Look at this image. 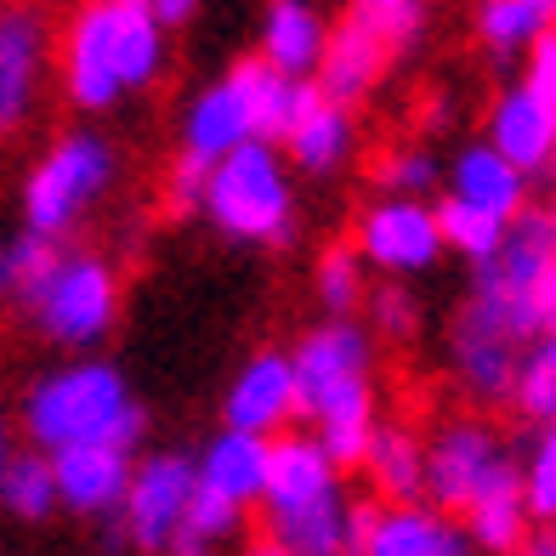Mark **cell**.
<instances>
[{"instance_id":"cell-39","label":"cell","mask_w":556,"mask_h":556,"mask_svg":"<svg viewBox=\"0 0 556 556\" xmlns=\"http://www.w3.org/2000/svg\"><path fill=\"white\" fill-rule=\"evenodd\" d=\"M148 12L160 17V29H176V23H188L199 12V0H148Z\"/></svg>"},{"instance_id":"cell-8","label":"cell","mask_w":556,"mask_h":556,"mask_svg":"<svg viewBox=\"0 0 556 556\" xmlns=\"http://www.w3.org/2000/svg\"><path fill=\"white\" fill-rule=\"evenodd\" d=\"M193 454L188 448H160L148 460L131 466V489L119 505V540L142 551V556H170L176 534H182V517L193 505Z\"/></svg>"},{"instance_id":"cell-23","label":"cell","mask_w":556,"mask_h":556,"mask_svg":"<svg viewBox=\"0 0 556 556\" xmlns=\"http://www.w3.org/2000/svg\"><path fill=\"white\" fill-rule=\"evenodd\" d=\"M239 142H250L239 97L227 91V80H216V86L199 91L188 103V114H182V154L199 160V165H216V160L233 154Z\"/></svg>"},{"instance_id":"cell-13","label":"cell","mask_w":556,"mask_h":556,"mask_svg":"<svg viewBox=\"0 0 556 556\" xmlns=\"http://www.w3.org/2000/svg\"><path fill=\"white\" fill-rule=\"evenodd\" d=\"M483 142H489L517 176H528V182H534V176L556 170V109L540 103V97L522 91V86H505L494 103H489Z\"/></svg>"},{"instance_id":"cell-17","label":"cell","mask_w":556,"mask_h":556,"mask_svg":"<svg viewBox=\"0 0 556 556\" xmlns=\"http://www.w3.org/2000/svg\"><path fill=\"white\" fill-rule=\"evenodd\" d=\"M443 182H448V199H454V205H471V211H483V216L517 222V216L528 211V176H517L483 137H477V142H460V154L448 160Z\"/></svg>"},{"instance_id":"cell-27","label":"cell","mask_w":556,"mask_h":556,"mask_svg":"<svg viewBox=\"0 0 556 556\" xmlns=\"http://www.w3.org/2000/svg\"><path fill=\"white\" fill-rule=\"evenodd\" d=\"M438 239L443 250H454V256H466L471 267H483L500 256V244H505V227L511 222H500V216H483V211H471V205H454V199L443 193L438 199Z\"/></svg>"},{"instance_id":"cell-26","label":"cell","mask_w":556,"mask_h":556,"mask_svg":"<svg viewBox=\"0 0 556 556\" xmlns=\"http://www.w3.org/2000/svg\"><path fill=\"white\" fill-rule=\"evenodd\" d=\"M511 409L534 426H556V330L522 346V364L511 381Z\"/></svg>"},{"instance_id":"cell-42","label":"cell","mask_w":556,"mask_h":556,"mask_svg":"<svg viewBox=\"0 0 556 556\" xmlns=\"http://www.w3.org/2000/svg\"><path fill=\"white\" fill-rule=\"evenodd\" d=\"M12 295V267H7V244H0V301Z\"/></svg>"},{"instance_id":"cell-38","label":"cell","mask_w":556,"mask_h":556,"mask_svg":"<svg viewBox=\"0 0 556 556\" xmlns=\"http://www.w3.org/2000/svg\"><path fill=\"white\" fill-rule=\"evenodd\" d=\"M420 125H426V131H448V125H454V103H448V91H432V97H426Z\"/></svg>"},{"instance_id":"cell-41","label":"cell","mask_w":556,"mask_h":556,"mask_svg":"<svg viewBox=\"0 0 556 556\" xmlns=\"http://www.w3.org/2000/svg\"><path fill=\"white\" fill-rule=\"evenodd\" d=\"M12 454H17V448H12V415L0 409V471H7V460H12Z\"/></svg>"},{"instance_id":"cell-30","label":"cell","mask_w":556,"mask_h":556,"mask_svg":"<svg viewBox=\"0 0 556 556\" xmlns=\"http://www.w3.org/2000/svg\"><path fill=\"white\" fill-rule=\"evenodd\" d=\"M244 528V511L239 505H227L205 489H193V505H188V517H182V534H176L170 556H211L216 545H227Z\"/></svg>"},{"instance_id":"cell-35","label":"cell","mask_w":556,"mask_h":556,"mask_svg":"<svg viewBox=\"0 0 556 556\" xmlns=\"http://www.w3.org/2000/svg\"><path fill=\"white\" fill-rule=\"evenodd\" d=\"M205 176H211V165L176 154V160H170V176H165V211H170V216H193L199 199H205Z\"/></svg>"},{"instance_id":"cell-10","label":"cell","mask_w":556,"mask_h":556,"mask_svg":"<svg viewBox=\"0 0 556 556\" xmlns=\"http://www.w3.org/2000/svg\"><path fill=\"white\" fill-rule=\"evenodd\" d=\"M392 58H397V40L387 35V23L375 12H364V7H352L330 29V40H324L313 91H324L330 103L352 109V103H364V97L375 91V80L387 74Z\"/></svg>"},{"instance_id":"cell-12","label":"cell","mask_w":556,"mask_h":556,"mask_svg":"<svg viewBox=\"0 0 556 556\" xmlns=\"http://www.w3.org/2000/svg\"><path fill=\"white\" fill-rule=\"evenodd\" d=\"M52 460V483H58V505L74 517H97V522H114L125 489H131V466L137 454L109 448V443H80V448H63V454H46Z\"/></svg>"},{"instance_id":"cell-20","label":"cell","mask_w":556,"mask_h":556,"mask_svg":"<svg viewBox=\"0 0 556 556\" xmlns=\"http://www.w3.org/2000/svg\"><path fill=\"white\" fill-rule=\"evenodd\" d=\"M227 91L239 97V114H244V131H250V142H267V148H278L285 142V131H290V119H295V109H301V80H290V74H278L273 63H262V58H239L233 68H227Z\"/></svg>"},{"instance_id":"cell-19","label":"cell","mask_w":556,"mask_h":556,"mask_svg":"<svg viewBox=\"0 0 556 556\" xmlns=\"http://www.w3.org/2000/svg\"><path fill=\"white\" fill-rule=\"evenodd\" d=\"M352 142H358V131H352V109L330 103L324 91H301V109L290 119V131H285V160L295 170H307V176H330L346 165L352 154Z\"/></svg>"},{"instance_id":"cell-21","label":"cell","mask_w":556,"mask_h":556,"mask_svg":"<svg viewBox=\"0 0 556 556\" xmlns=\"http://www.w3.org/2000/svg\"><path fill=\"white\" fill-rule=\"evenodd\" d=\"M193 483L250 511L262 500V483H267V438H250V432H222L193 454Z\"/></svg>"},{"instance_id":"cell-28","label":"cell","mask_w":556,"mask_h":556,"mask_svg":"<svg viewBox=\"0 0 556 556\" xmlns=\"http://www.w3.org/2000/svg\"><path fill=\"white\" fill-rule=\"evenodd\" d=\"M0 505L23 522H46L58 511V483H52V460L46 454H12L0 471Z\"/></svg>"},{"instance_id":"cell-37","label":"cell","mask_w":556,"mask_h":556,"mask_svg":"<svg viewBox=\"0 0 556 556\" xmlns=\"http://www.w3.org/2000/svg\"><path fill=\"white\" fill-rule=\"evenodd\" d=\"M556 330V262L540 273V285H534V336Z\"/></svg>"},{"instance_id":"cell-7","label":"cell","mask_w":556,"mask_h":556,"mask_svg":"<svg viewBox=\"0 0 556 556\" xmlns=\"http://www.w3.org/2000/svg\"><path fill=\"white\" fill-rule=\"evenodd\" d=\"M517 477L511 443H505L483 415L443 420L420 443V500L443 517H460L471 500H483L494 483Z\"/></svg>"},{"instance_id":"cell-40","label":"cell","mask_w":556,"mask_h":556,"mask_svg":"<svg viewBox=\"0 0 556 556\" xmlns=\"http://www.w3.org/2000/svg\"><path fill=\"white\" fill-rule=\"evenodd\" d=\"M511 556H556V528H528V540Z\"/></svg>"},{"instance_id":"cell-29","label":"cell","mask_w":556,"mask_h":556,"mask_svg":"<svg viewBox=\"0 0 556 556\" xmlns=\"http://www.w3.org/2000/svg\"><path fill=\"white\" fill-rule=\"evenodd\" d=\"M364 273H369V267L358 262V250H352V244H324L318 278H313L324 313H330V318H358L364 295H369V278H364Z\"/></svg>"},{"instance_id":"cell-45","label":"cell","mask_w":556,"mask_h":556,"mask_svg":"<svg viewBox=\"0 0 556 556\" xmlns=\"http://www.w3.org/2000/svg\"><path fill=\"white\" fill-rule=\"evenodd\" d=\"M352 7H397V0H352Z\"/></svg>"},{"instance_id":"cell-16","label":"cell","mask_w":556,"mask_h":556,"mask_svg":"<svg viewBox=\"0 0 556 556\" xmlns=\"http://www.w3.org/2000/svg\"><path fill=\"white\" fill-rule=\"evenodd\" d=\"M358 556H477L460 522L432 505H375Z\"/></svg>"},{"instance_id":"cell-11","label":"cell","mask_w":556,"mask_h":556,"mask_svg":"<svg viewBox=\"0 0 556 556\" xmlns=\"http://www.w3.org/2000/svg\"><path fill=\"white\" fill-rule=\"evenodd\" d=\"M295 420V375H290V352H256L244 358L233 387L222 397V426L227 432H250V438H278Z\"/></svg>"},{"instance_id":"cell-33","label":"cell","mask_w":556,"mask_h":556,"mask_svg":"<svg viewBox=\"0 0 556 556\" xmlns=\"http://www.w3.org/2000/svg\"><path fill=\"white\" fill-rule=\"evenodd\" d=\"M364 313L375 324V336H387V341H409L420 330V295L409 285H397V278H387V285H375L364 295Z\"/></svg>"},{"instance_id":"cell-2","label":"cell","mask_w":556,"mask_h":556,"mask_svg":"<svg viewBox=\"0 0 556 556\" xmlns=\"http://www.w3.org/2000/svg\"><path fill=\"white\" fill-rule=\"evenodd\" d=\"M23 432H29L35 454H63L80 443H109V448L137 454L148 415H142V403L119 364L74 358V364L46 369L23 392Z\"/></svg>"},{"instance_id":"cell-15","label":"cell","mask_w":556,"mask_h":556,"mask_svg":"<svg viewBox=\"0 0 556 556\" xmlns=\"http://www.w3.org/2000/svg\"><path fill=\"white\" fill-rule=\"evenodd\" d=\"M46 46H52V35H46L40 7L0 12V137L29 119L40 74H46Z\"/></svg>"},{"instance_id":"cell-6","label":"cell","mask_w":556,"mask_h":556,"mask_svg":"<svg viewBox=\"0 0 556 556\" xmlns=\"http://www.w3.org/2000/svg\"><path fill=\"white\" fill-rule=\"evenodd\" d=\"M29 313H35V330L52 346H68V352L103 346L109 330L119 324V273H114V262L97 256V250H63L52 278L35 290Z\"/></svg>"},{"instance_id":"cell-3","label":"cell","mask_w":556,"mask_h":556,"mask_svg":"<svg viewBox=\"0 0 556 556\" xmlns=\"http://www.w3.org/2000/svg\"><path fill=\"white\" fill-rule=\"evenodd\" d=\"M165 68V29L137 0H86L63 35V86L74 109L103 114L119 97L154 86Z\"/></svg>"},{"instance_id":"cell-32","label":"cell","mask_w":556,"mask_h":556,"mask_svg":"<svg viewBox=\"0 0 556 556\" xmlns=\"http://www.w3.org/2000/svg\"><path fill=\"white\" fill-rule=\"evenodd\" d=\"M443 182V165L432 148H387L381 160H375V188L381 199H426V188Z\"/></svg>"},{"instance_id":"cell-18","label":"cell","mask_w":556,"mask_h":556,"mask_svg":"<svg viewBox=\"0 0 556 556\" xmlns=\"http://www.w3.org/2000/svg\"><path fill=\"white\" fill-rule=\"evenodd\" d=\"M324 40H330V23H324V12L313 7V0H267L262 35H256V58L307 86L318 74Z\"/></svg>"},{"instance_id":"cell-34","label":"cell","mask_w":556,"mask_h":556,"mask_svg":"<svg viewBox=\"0 0 556 556\" xmlns=\"http://www.w3.org/2000/svg\"><path fill=\"white\" fill-rule=\"evenodd\" d=\"M58 256H63V244L58 239H40V233H17L12 244H7V267H12V295L29 307L35 301V290L52 278V267H58Z\"/></svg>"},{"instance_id":"cell-36","label":"cell","mask_w":556,"mask_h":556,"mask_svg":"<svg viewBox=\"0 0 556 556\" xmlns=\"http://www.w3.org/2000/svg\"><path fill=\"white\" fill-rule=\"evenodd\" d=\"M522 91H534L540 103H551L556 109V35H545V40H534L522 52V80H517Z\"/></svg>"},{"instance_id":"cell-5","label":"cell","mask_w":556,"mask_h":556,"mask_svg":"<svg viewBox=\"0 0 556 556\" xmlns=\"http://www.w3.org/2000/svg\"><path fill=\"white\" fill-rule=\"evenodd\" d=\"M114 148L97 131H68L35 160L29 182H23V222L40 239H63L97 199L114 188Z\"/></svg>"},{"instance_id":"cell-1","label":"cell","mask_w":556,"mask_h":556,"mask_svg":"<svg viewBox=\"0 0 556 556\" xmlns=\"http://www.w3.org/2000/svg\"><path fill=\"white\" fill-rule=\"evenodd\" d=\"M295 375V415L313 420V443L330 454V466H364L369 438L381 426L375 397V336L358 318H324L290 346Z\"/></svg>"},{"instance_id":"cell-22","label":"cell","mask_w":556,"mask_h":556,"mask_svg":"<svg viewBox=\"0 0 556 556\" xmlns=\"http://www.w3.org/2000/svg\"><path fill=\"white\" fill-rule=\"evenodd\" d=\"M364 471H369L375 505H426L420 500V438L409 426H392V420L375 426Z\"/></svg>"},{"instance_id":"cell-25","label":"cell","mask_w":556,"mask_h":556,"mask_svg":"<svg viewBox=\"0 0 556 556\" xmlns=\"http://www.w3.org/2000/svg\"><path fill=\"white\" fill-rule=\"evenodd\" d=\"M466 545L471 551H483V556H511L522 540H528V505H522V489H517V477H505V483H494L483 500H471L466 505Z\"/></svg>"},{"instance_id":"cell-31","label":"cell","mask_w":556,"mask_h":556,"mask_svg":"<svg viewBox=\"0 0 556 556\" xmlns=\"http://www.w3.org/2000/svg\"><path fill=\"white\" fill-rule=\"evenodd\" d=\"M517 489L528 505V522L556 528V426H540V438L517 460Z\"/></svg>"},{"instance_id":"cell-44","label":"cell","mask_w":556,"mask_h":556,"mask_svg":"<svg viewBox=\"0 0 556 556\" xmlns=\"http://www.w3.org/2000/svg\"><path fill=\"white\" fill-rule=\"evenodd\" d=\"M545 222H551V233H556V188H551V205H545Z\"/></svg>"},{"instance_id":"cell-14","label":"cell","mask_w":556,"mask_h":556,"mask_svg":"<svg viewBox=\"0 0 556 556\" xmlns=\"http://www.w3.org/2000/svg\"><path fill=\"white\" fill-rule=\"evenodd\" d=\"M341 489V471L330 466V454L313 443V432H278L267 438V483H262V517H290L301 505H318Z\"/></svg>"},{"instance_id":"cell-9","label":"cell","mask_w":556,"mask_h":556,"mask_svg":"<svg viewBox=\"0 0 556 556\" xmlns=\"http://www.w3.org/2000/svg\"><path fill=\"white\" fill-rule=\"evenodd\" d=\"M352 250L375 273H392L397 285L415 273H432L443 262L438 211L432 199H369L352 227Z\"/></svg>"},{"instance_id":"cell-4","label":"cell","mask_w":556,"mask_h":556,"mask_svg":"<svg viewBox=\"0 0 556 556\" xmlns=\"http://www.w3.org/2000/svg\"><path fill=\"white\" fill-rule=\"evenodd\" d=\"M199 211L233 244H290L295 239V182L285 154L267 142H239L211 165Z\"/></svg>"},{"instance_id":"cell-24","label":"cell","mask_w":556,"mask_h":556,"mask_svg":"<svg viewBox=\"0 0 556 556\" xmlns=\"http://www.w3.org/2000/svg\"><path fill=\"white\" fill-rule=\"evenodd\" d=\"M545 35H556V0H477V40L489 58H522Z\"/></svg>"},{"instance_id":"cell-43","label":"cell","mask_w":556,"mask_h":556,"mask_svg":"<svg viewBox=\"0 0 556 556\" xmlns=\"http://www.w3.org/2000/svg\"><path fill=\"white\" fill-rule=\"evenodd\" d=\"M244 556H285V551H278V545H267V540H256V545H250Z\"/></svg>"}]
</instances>
